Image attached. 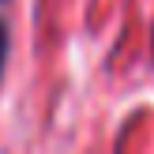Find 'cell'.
<instances>
[{
    "mask_svg": "<svg viewBox=\"0 0 154 154\" xmlns=\"http://www.w3.org/2000/svg\"><path fill=\"white\" fill-rule=\"evenodd\" d=\"M4 60H8V26L0 23V75H4Z\"/></svg>",
    "mask_w": 154,
    "mask_h": 154,
    "instance_id": "cell-1",
    "label": "cell"
}]
</instances>
